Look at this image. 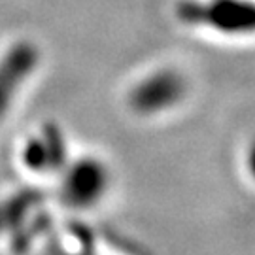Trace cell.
<instances>
[{
	"instance_id": "6da1fadb",
	"label": "cell",
	"mask_w": 255,
	"mask_h": 255,
	"mask_svg": "<svg viewBox=\"0 0 255 255\" xmlns=\"http://www.w3.org/2000/svg\"><path fill=\"white\" fill-rule=\"evenodd\" d=\"M112 174L97 157H78L59 172V197L66 208L85 212L99 206L110 191Z\"/></svg>"
},
{
	"instance_id": "7a4b0ae2",
	"label": "cell",
	"mask_w": 255,
	"mask_h": 255,
	"mask_svg": "<svg viewBox=\"0 0 255 255\" xmlns=\"http://www.w3.org/2000/svg\"><path fill=\"white\" fill-rule=\"evenodd\" d=\"M66 142L59 130L47 128L38 136L28 138L21 149V166L30 174H59L68 163Z\"/></svg>"
},
{
	"instance_id": "3957f363",
	"label": "cell",
	"mask_w": 255,
	"mask_h": 255,
	"mask_svg": "<svg viewBox=\"0 0 255 255\" xmlns=\"http://www.w3.org/2000/svg\"><path fill=\"white\" fill-rule=\"evenodd\" d=\"M44 206V197L38 189H21L0 197V240L13 237L34 212Z\"/></svg>"
}]
</instances>
